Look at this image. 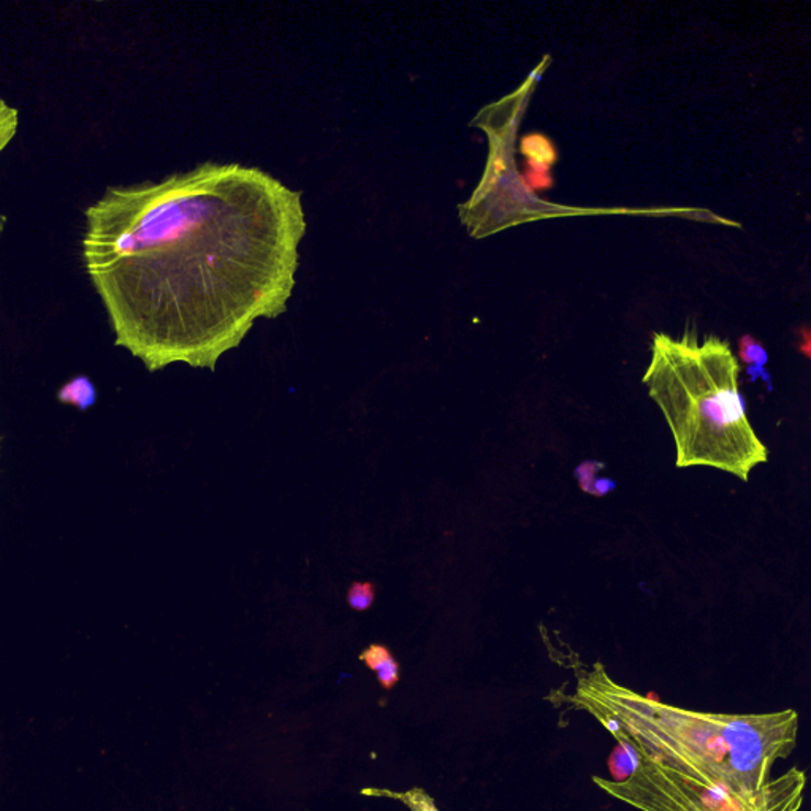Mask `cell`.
I'll return each instance as SVG.
<instances>
[{"label": "cell", "mask_w": 811, "mask_h": 811, "mask_svg": "<svg viewBox=\"0 0 811 811\" xmlns=\"http://www.w3.org/2000/svg\"><path fill=\"white\" fill-rule=\"evenodd\" d=\"M650 398L663 411L678 468L710 466L749 482L766 464V444L754 433L739 390V362L728 341L695 333L672 340L654 334L653 357L643 376Z\"/></svg>", "instance_id": "2"}, {"label": "cell", "mask_w": 811, "mask_h": 811, "mask_svg": "<svg viewBox=\"0 0 811 811\" xmlns=\"http://www.w3.org/2000/svg\"><path fill=\"white\" fill-rule=\"evenodd\" d=\"M361 660L366 664V667L377 672L384 666H387L390 661H393L395 656L386 646L373 643V646H369L368 649L361 654Z\"/></svg>", "instance_id": "11"}, {"label": "cell", "mask_w": 811, "mask_h": 811, "mask_svg": "<svg viewBox=\"0 0 811 811\" xmlns=\"http://www.w3.org/2000/svg\"><path fill=\"white\" fill-rule=\"evenodd\" d=\"M603 468L604 465L599 464V461H585V464L579 466L578 471H575V476H578L580 489H582L583 492H592L594 476H596V472Z\"/></svg>", "instance_id": "12"}, {"label": "cell", "mask_w": 811, "mask_h": 811, "mask_svg": "<svg viewBox=\"0 0 811 811\" xmlns=\"http://www.w3.org/2000/svg\"><path fill=\"white\" fill-rule=\"evenodd\" d=\"M612 797L642 811H754L720 788L638 757V766L621 781L594 777Z\"/></svg>", "instance_id": "4"}, {"label": "cell", "mask_w": 811, "mask_h": 811, "mask_svg": "<svg viewBox=\"0 0 811 811\" xmlns=\"http://www.w3.org/2000/svg\"><path fill=\"white\" fill-rule=\"evenodd\" d=\"M522 152L528 158V170L550 173V167L557 162V151L549 138L533 134L522 140Z\"/></svg>", "instance_id": "7"}, {"label": "cell", "mask_w": 811, "mask_h": 811, "mask_svg": "<svg viewBox=\"0 0 811 811\" xmlns=\"http://www.w3.org/2000/svg\"><path fill=\"white\" fill-rule=\"evenodd\" d=\"M806 775L797 767L788 774L767 781L757 796L754 811H799L803 802Z\"/></svg>", "instance_id": "5"}, {"label": "cell", "mask_w": 811, "mask_h": 811, "mask_svg": "<svg viewBox=\"0 0 811 811\" xmlns=\"http://www.w3.org/2000/svg\"><path fill=\"white\" fill-rule=\"evenodd\" d=\"M739 355L742 362L746 363V373L752 377V380H757L761 377L770 387V377H768L766 372L768 354L763 344L754 340L752 334H745L740 340Z\"/></svg>", "instance_id": "8"}, {"label": "cell", "mask_w": 811, "mask_h": 811, "mask_svg": "<svg viewBox=\"0 0 811 811\" xmlns=\"http://www.w3.org/2000/svg\"><path fill=\"white\" fill-rule=\"evenodd\" d=\"M20 127V113L15 106L10 105L5 99L0 98V152L5 151L7 146L12 144ZM7 218L0 215V233L5 229Z\"/></svg>", "instance_id": "9"}, {"label": "cell", "mask_w": 811, "mask_h": 811, "mask_svg": "<svg viewBox=\"0 0 811 811\" xmlns=\"http://www.w3.org/2000/svg\"><path fill=\"white\" fill-rule=\"evenodd\" d=\"M346 599L354 612H368L376 603V586L372 582H352Z\"/></svg>", "instance_id": "10"}, {"label": "cell", "mask_w": 811, "mask_h": 811, "mask_svg": "<svg viewBox=\"0 0 811 811\" xmlns=\"http://www.w3.org/2000/svg\"><path fill=\"white\" fill-rule=\"evenodd\" d=\"M615 489V482L610 479H599L597 482L593 483L592 487V494H597V496H603V494H607L608 492H612V490Z\"/></svg>", "instance_id": "14"}, {"label": "cell", "mask_w": 811, "mask_h": 811, "mask_svg": "<svg viewBox=\"0 0 811 811\" xmlns=\"http://www.w3.org/2000/svg\"><path fill=\"white\" fill-rule=\"evenodd\" d=\"M58 400L84 412L98 403V389L88 376H75L60 387Z\"/></svg>", "instance_id": "6"}, {"label": "cell", "mask_w": 811, "mask_h": 811, "mask_svg": "<svg viewBox=\"0 0 811 811\" xmlns=\"http://www.w3.org/2000/svg\"><path fill=\"white\" fill-rule=\"evenodd\" d=\"M572 703L596 717L640 759L723 789L742 802L731 770L738 715L704 713L656 703L617 685L599 663L579 675Z\"/></svg>", "instance_id": "3"}, {"label": "cell", "mask_w": 811, "mask_h": 811, "mask_svg": "<svg viewBox=\"0 0 811 811\" xmlns=\"http://www.w3.org/2000/svg\"><path fill=\"white\" fill-rule=\"evenodd\" d=\"M377 678H379L380 686L384 689H391L398 682H400V664L397 660L390 661L387 666L377 671Z\"/></svg>", "instance_id": "13"}, {"label": "cell", "mask_w": 811, "mask_h": 811, "mask_svg": "<svg viewBox=\"0 0 811 811\" xmlns=\"http://www.w3.org/2000/svg\"><path fill=\"white\" fill-rule=\"evenodd\" d=\"M84 218V269L115 344L149 372L215 369L255 320L284 315L308 227L301 192L216 162L108 187Z\"/></svg>", "instance_id": "1"}]
</instances>
